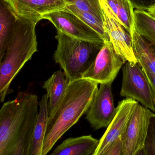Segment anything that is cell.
<instances>
[{"mask_svg":"<svg viewBox=\"0 0 155 155\" xmlns=\"http://www.w3.org/2000/svg\"><path fill=\"white\" fill-rule=\"evenodd\" d=\"M38 97L25 92L0 110V155H29L38 117Z\"/></svg>","mask_w":155,"mask_h":155,"instance_id":"obj_1","label":"cell"},{"mask_svg":"<svg viewBox=\"0 0 155 155\" xmlns=\"http://www.w3.org/2000/svg\"><path fill=\"white\" fill-rule=\"evenodd\" d=\"M98 84L84 78L69 83L62 101L49 116L43 155H47L64 134L87 113L98 91Z\"/></svg>","mask_w":155,"mask_h":155,"instance_id":"obj_2","label":"cell"},{"mask_svg":"<svg viewBox=\"0 0 155 155\" xmlns=\"http://www.w3.org/2000/svg\"><path fill=\"white\" fill-rule=\"evenodd\" d=\"M39 21L16 15L9 45L0 61L1 102L4 101L13 79L37 51L35 28Z\"/></svg>","mask_w":155,"mask_h":155,"instance_id":"obj_3","label":"cell"},{"mask_svg":"<svg viewBox=\"0 0 155 155\" xmlns=\"http://www.w3.org/2000/svg\"><path fill=\"white\" fill-rule=\"evenodd\" d=\"M56 38L58 44L54 60L63 70L69 83L82 78L104 44L76 39L59 31Z\"/></svg>","mask_w":155,"mask_h":155,"instance_id":"obj_4","label":"cell"},{"mask_svg":"<svg viewBox=\"0 0 155 155\" xmlns=\"http://www.w3.org/2000/svg\"><path fill=\"white\" fill-rule=\"evenodd\" d=\"M123 73L121 96L134 99L154 112L153 91L148 79L139 64L132 65L126 62L123 67Z\"/></svg>","mask_w":155,"mask_h":155,"instance_id":"obj_5","label":"cell"},{"mask_svg":"<svg viewBox=\"0 0 155 155\" xmlns=\"http://www.w3.org/2000/svg\"><path fill=\"white\" fill-rule=\"evenodd\" d=\"M126 62L123 58L116 53L111 42L104 43L82 78L100 84L113 83Z\"/></svg>","mask_w":155,"mask_h":155,"instance_id":"obj_6","label":"cell"},{"mask_svg":"<svg viewBox=\"0 0 155 155\" xmlns=\"http://www.w3.org/2000/svg\"><path fill=\"white\" fill-rule=\"evenodd\" d=\"M60 31L76 39L92 42L104 44L101 36L80 18L65 9L58 10L42 16Z\"/></svg>","mask_w":155,"mask_h":155,"instance_id":"obj_7","label":"cell"},{"mask_svg":"<svg viewBox=\"0 0 155 155\" xmlns=\"http://www.w3.org/2000/svg\"><path fill=\"white\" fill-rule=\"evenodd\" d=\"M154 114L149 108L137 105L122 137L124 155H134L143 148Z\"/></svg>","mask_w":155,"mask_h":155,"instance_id":"obj_8","label":"cell"},{"mask_svg":"<svg viewBox=\"0 0 155 155\" xmlns=\"http://www.w3.org/2000/svg\"><path fill=\"white\" fill-rule=\"evenodd\" d=\"M112 83L101 84L86 118L95 130L108 127L116 114L112 93Z\"/></svg>","mask_w":155,"mask_h":155,"instance_id":"obj_9","label":"cell"},{"mask_svg":"<svg viewBox=\"0 0 155 155\" xmlns=\"http://www.w3.org/2000/svg\"><path fill=\"white\" fill-rule=\"evenodd\" d=\"M138 104L137 101L130 98L119 102L114 118L99 140V145L92 155L101 154L122 138Z\"/></svg>","mask_w":155,"mask_h":155,"instance_id":"obj_10","label":"cell"},{"mask_svg":"<svg viewBox=\"0 0 155 155\" xmlns=\"http://www.w3.org/2000/svg\"><path fill=\"white\" fill-rule=\"evenodd\" d=\"M106 31L115 51L126 62L133 65L138 63L133 49L132 38L116 20L104 12Z\"/></svg>","mask_w":155,"mask_h":155,"instance_id":"obj_11","label":"cell"},{"mask_svg":"<svg viewBox=\"0 0 155 155\" xmlns=\"http://www.w3.org/2000/svg\"><path fill=\"white\" fill-rule=\"evenodd\" d=\"M18 16L42 20V16L66 6L64 0H3Z\"/></svg>","mask_w":155,"mask_h":155,"instance_id":"obj_12","label":"cell"},{"mask_svg":"<svg viewBox=\"0 0 155 155\" xmlns=\"http://www.w3.org/2000/svg\"><path fill=\"white\" fill-rule=\"evenodd\" d=\"M99 140L92 135L67 138L51 155H91L97 148Z\"/></svg>","mask_w":155,"mask_h":155,"instance_id":"obj_13","label":"cell"},{"mask_svg":"<svg viewBox=\"0 0 155 155\" xmlns=\"http://www.w3.org/2000/svg\"><path fill=\"white\" fill-rule=\"evenodd\" d=\"M49 117L48 98L45 94L39 102L38 117L33 133L29 155H43V147Z\"/></svg>","mask_w":155,"mask_h":155,"instance_id":"obj_14","label":"cell"},{"mask_svg":"<svg viewBox=\"0 0 155 155\" xmlns=\"http://www.w3.org/2000/svg\"><path fill=\"white\" fill-rule=\"evenodd\" d=\"M69 82L61 70L54 73L44 83L43 88L47 92L49 115H51L62 101Z\"/></svg>","mask_w":155,"mask_h":155,"instance_id":"obj_15","label":"cell"},{"mask_svg":"<svg viewBox=\"0 0 155 155\" xmlns=\"http://www.w3.org/2000/svg\"><path fill=\"white\" fill-rule=\"evenodd\" d=\"M133 49L138 63L143 69H147L155 74V54L148 42L133 28L131 35Z\"/></svg>","mask_w":155,"mask_h":155,"instance_id":"obj_16","label":"cell"},{"mask_svg":"<svg viewBox=\"0 0 155 155\" xmlns=\"http://www.w3.org/2000/svg\"><path fill=\"white\" fill-rule=\"evenodd\" d=\"M105 3L113 12L116 20L124 27L131 35L133 28L134 9L130 1L106 0Z\"/></svg>","mask_w":155,"mask_h":155,"instance_id":"obj_17","label":"cell"},{"mask_svg":"<svg viewBox=\"0 0 155 155\" xmlns=\"http://www.w3.org/2000/svg\"><path fill=\"white\" fill-rule=\"evenodd\" d=\"M16 15L3 0H1L0 23V61L7 50L12 36L13 25Z\"/></svg>","mask_w":155,"mask_h":155,"instance_id":"obj_18","label":"cell"},{"mask_svg":"<svg viewBox=\"0 0 155 155\" xmlns=\"http://www.w3.org/2000/svg\"><path fill=\"white\" fill-rule=\"evenodd\" d=\"M133 27L146 41L155 44V18L147 11L134 10Z\"/></svg>","mask_w":155,"mask_h":155,"instance_id":"obj_19","label":"cell"},{"mask_svg":"<svg viewBox=\"0 0 155 155\" xmlns=\"http://www.w3.org/2000/svg\"><path fill=\"white\" fill-rule=\"evenodd\" d=\"M64 9L75 15L85 23L94 30L102 37L104 43L110 41L109 35L105 27L104 20H102L92 14L81 11L72 5H66Z\"/></svg>","mask_w":155,"mask_h":155,"instance_id":"obj_20","label":"cell"},{"mask_svg":"<svg viewBox=\"0 0 155 155\" xmlns=\"http://www.w3.org/2000/svg\"><path fill=\"white\" fill-rule=\"evenodd\" d=\"M66 5H72L79 10L86 12L104 20L103 11L99 0H64Z\"/></svg>","mask_w":155,"mask_h":155,"instance_id":"obj_21","label":"cell"},{"mask_svg":"<svg viewBox=\"0 0 155 155\" xmlns=\"http://www.w3.org/2000/svg\"><path fill=\"white\" fill-rule=\"evenodd\" d=\"M146 155H155V114L150 119L143 147Z\"/></svg>","mask_w":155,"mask_h":155,"instance_id":"obj_22","label":"cell"},{"mask_svg":"<svg viewBox=\"0 0 155 155\" xmlns=\"http://www.w3.org/2000/svg\"><path fill=\"white\" fill-rule=\"evenodd\" d=\"M99 155H124L122 137Z\"/></svg>","mask_w":155,"mask_h":155,"instance_id":"obj_23","label":"cell"},{"mask_svg":"<svg viewBox=\"0 0 155 155\" xmlns=\"http://www.w3.org/2000/svg\"><path fill=\"white\" fill-rule=\"evenodd\" d=\"M134 9L140 11L147 10L155 4V0H129Z\"/></svg>","mask_w":155,"mask_h":155,"instance_id":"obj_24","label":"cell"},{"mask_svg":"<svg viewBox=\"0 0 155 155\" xmlns=\"http://www.w3.org/2000/svg\"><path fill=\"white\" fill-rule=\"evenodd\" d=\"M142 69H143V71L145 74L146 75L148 79L152 91H153L154 96V102L155 107V74L147 69H143V68H142Z\"/></svg>","mask_w":155,"mask_h":155,"instance_id":"obj_25","label":"cell"},{"mask_svg":"<svg viewBox=\"0 0 155 155\" xmlns=\"http://www.w3.org/2000/svg\"><path fill=\"white\" fill-rule=\"evenodd\" d=\"M151 15L155 18V4L151 8H149L147 11Z\"/></svg>","mask_w":155,"mask_h":155,"instance_id":"obj_26","label":"cell"},{"mask_svg":"<svg viewBox=\"0 0 155 155\" xmlns=\"http://www.w3.org/2000/svg\"><path fill=\"white\" fill-rule=\"evenodd\" d=\"M148 42V44H149V46H150V48H151V50H152L154 54H155V44L148 42Z\"/></svg>","mask_w":155,"mask_h":155,"instance_id":"obj_27","label":"cell"},{"mask_svg":"<svg viewBox=\"0 0 155 155\" xmlns=\"http://www.w3.org/2000/svg\"><path fill=\"white\" fill-rule=\"evenodd\" d=\"M134 155H146L143 148L140 149Z\"/></svg>","mask_w":155,"mask_h":155,"instance_id":"obj_28","label":"cell"},{"mask_svg":"<svg viewBox=\"0 0 155 155\" xmlns=\"http://www.w3.org/2000/svg\"><path fill=\"white\" fill-rule=\"evenodd\" d=\"M100 2H106V0H99Z\"/></svg>","mask_w":155,"mask_h":155,"instance_id":"obj_29","label":"cell"}]
</instances>
